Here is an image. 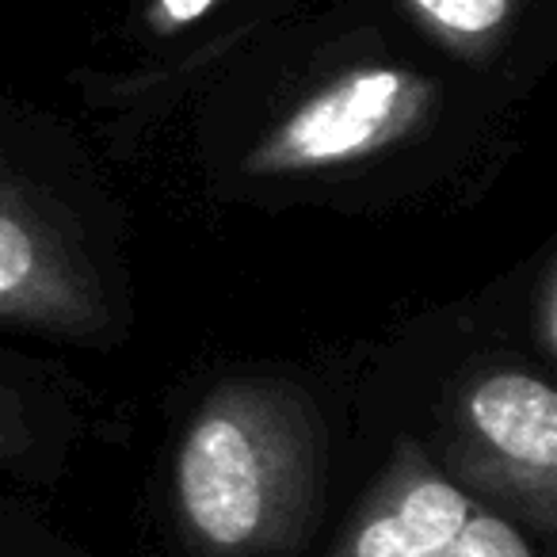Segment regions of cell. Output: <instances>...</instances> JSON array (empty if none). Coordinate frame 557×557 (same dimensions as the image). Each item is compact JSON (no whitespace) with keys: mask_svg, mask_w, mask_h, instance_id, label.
I'll return each instance as SVG.
<instances>
[{"mask_svg":"<svg viewBox=\"0 0 557 557\" xmlns=\"http://www.w3.org/2000/svg\"><path fill=\"white\" fill-rule=\"evenodd\" d=\"M0 321L92 333L103 302L81 248L42 207L0 172Z\"/></svg>","mask_w":557,"mask_h":557,"instance_id":"5b68a950","label":"cell"},{"mask_svg":"<svg viewBox=\"0 0 557 557\" xmlns=\"http://www.w3.org/2000/svg\"><path fill=\"white\" fill-rule=\"evenodd\" d=\"M447 473L549 539L557 527V394L542 374L496 367L455 397Z\"/></svg>","mask_w":557,"mask_h":557,"instance_id":"7a4b0ae2","label":"cell"},{"mask_svg":"<svg viewBox=\"0 0 557 557\" xmlns=\"http://www.w3.org/2000/svg\"><path fill=\"white\" fill-rule=\"evenodd\" d=\"M325 500V424L302 389L222 382L176 455V511L195 557H278L306 542Z\"/></svg>","mask_w":557,"mask_h":557,"instance_id":"6da1fadb","label":"cell"},{"mask_svg":"<svg viewBox=\"0 0 557 557\" xmlns=\"http://www.w3.org/2000/svg\"><path fill=\"white\" fill-rule=\"evenodd\" d=\"M539 341H542V351L554 356V348H557V275H554V263H546V271H542V287H539Z\"/></svg>","mask_w":557,"mask_h":557,"instance_id":"9c48e42d","label":"cell"},{"mask_svg":"<svg viewBox=\"0 0 557 557\" xmlns=\"http://www.w3.org/2000/svg\"><path fill=\"white\" fill-rule=\"evenodd\" d=\"M218 9V0H153L149 4V24L161 35H176L184 27L199 24L202 16Z\"/></svg>","mask_w":557,"mask_h":557,"instance_id":"52a82bcc","label":"cell"},{"mask_svg":"<svg viewBox=\"0 0 557 557\" xmlns=\"http://www.w3.org/2000/svg\"><path fill=\"white\" fill-rule=\"evenodd\" d=\"M435 85L397 65H356L278 119L245 157L252 176H298L356 164L424 126Z\"/></svg>","mask_w":557,"mask_h":557,"instance_id":"277c9868","label":"cell"},{"mask_svg":"<svg viewBox=\"0 0 557 557\" xmlns=\"http://www.w3.org/2000/svg\"><path fill=\"white\" fill-rule=\"evenodd\" d=\"M27 447V420H24V405L12 389L0 386V458L16 455Z\"/></svg>","mask_w":557,"mask_h":557,"instance_id":"ba28073f","label":"cell"},{"mask_svg":"<svg viewBox=\"0 0 557 557\" xmlns=\"http://www.w3.org/2000/svg\"><path fill=\"white\" fill-rule=\"evenodd\" d=\"M420 24L458 50L493 42L516 12V0H405Z\"/></svg>","mask_w":557,"mask_h":557,"instance_id":"8992f818","label":"cell"},{"mask_svg":"<svg viewBox=\"0 0 557 557\" xmlns=\"http://www.w3.org/2000/svg\"><path fill=\"white\" fill-rule=\"evenodd\" d=\"M325 557H539L516 519L401 440Z\"/></svg>","mask_w":557,"mask_h":557,"instance_id":"3957f363","label":"cell"}]
</instances>
